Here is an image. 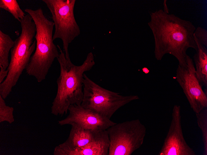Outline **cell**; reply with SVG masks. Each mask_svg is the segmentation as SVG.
Returning a JSON list of instances; mask_svg holds the SVG:
<instances>
[{"label": "cell", "mask_w": 207, "mask_h": 155, "mask_svg": "<svg viewBox=\"0 0 207 155\" xmlns=\"http://www.w3.org/2000/svg\"><path fill=\"white\" fill-rule=\"evenodd\" d=\"M151 17L148 24L154 37L156 58L161 60L165 55L170 54L177 59L179 65L186 67L187 50L197 49L194 37L195 26L190 21L162 9L151 13Z\"/></svg>", "instance_id": "obj_1"}, {"label": "cell", "mask_w": 207, "mask_h": 155, "mask_svg": "<svg viewBox=\"0 0 207 155\" xmlns=\"http://www.w3.org/2000/svg\"><path fill=\"white\" fill-rule=\"evenodd\" d=\"M57 58L60 67V75L57 80V90L52 103L51 113L55 116L66 114L72 105H81L83 99V80L84 72L90 71L95 64L92 52L89 53L83 63L74 65L67 59L60 47Z\"/></svg>", "instance_id": "obj_2"}, {"label": "cell", "mask_w": 207, "mask_h": 155, "mask_svg": "<svg viewBox=\"0 0 207 155\" xmlns=\"http://www.w3.org/2000/svg\"><path fill=\"white\" fill-rule=\"evenodd\" d=\"M24 11L31 16L36 28L35 50L25 70L28 75L40 82L45 79L55 59L59 55L53 40L54 24L45 17L41 8L36 10L26 8Z\"/></svg>", "instance_id": "obj_3"}, {"label": "cell", "mask_w": 207, "mask_h": 155, "mask_svg": "<svg viewBox=\"0 0 207 155\" xmlns=\"http://www.w3.org/2000/svg\"><path fill=\"white\" fill-rule=\"evenodd\" d=\"M83 84V97L81 106L109 119L120 108L139 99L137 95L123 96L119 93L105 89L93 82L85 73Z\"/></svg>", "instance_id": "obj_4"}, {"label": "cell", "mask_w": 207, "mask_h": 155, "mask_svg": "<svg viewBox=\"0 0 207 155\" xmlns=\"http://www.w3.org/2000/svg\"><path fill=\"white\" fill-rule=\"evenodd\" d=\"M21 32L15 41L11 50V59L7 69V80L10 82L17 83L29 62L32 54L35 50L36 41L33 40L36 32L35 22L27 14L19 21Z\"/></svg>", "instance_id": "obj_5"}, {"label": "cell", "mask_w": 207, "mask_h": 155, "mask_svg": "<svg viewBox=\"0 0 207 155\" xmlns=\"http://www.w3.org/2000/svg\"><path fill=\"white\" fill-rule=\"evenodd\" d=\"M52 15L55 27L53 40L59 38L63 42V51L69 59V44L80 34V30L74 17L75 0H42Z\"/></svg>", "instance_id": "obj_6"}, {"label": "cell", "mask_w": 207, "mask_h": 155, "mask_svg": "<svg viewBox=\"0 0 207 155\" xmlns=\"http://www.w3.org/2000/svg\"><path fill=\"white\" fill-rule=\"evenodd\" d=\"M107 130L110 141L108 155H131L142 146L146 127L139 119L116 123Z\"/></svg>", "instance_id": "obj_7"}, {"label": "cell", "mask_w": 207, "mask_h": 155, "mask_svg": "<svg viewBox=\"0 0 207 155\" xmlns=\"http://www.w3.org/2000/svg\"><path fill=\"white\" fill-rule=\"evenodd\" d=\"M187 63L186 67L178 65L176 78L191 108L195 113H198L207 108V94L203 91L196 77L193 59L188 55Z\"/></svg>", "instance_id": "obj_8"}, {"label": "cell", "mask_w": 207, "mask_h": 155, "mask_svg": "<svg viewBox=\"0 0 207 155\" xmlns=\"http://www.w3.org/2000/svg\"><path fill=\"white\" fill-rule=\"evenodd\" d=\"M158 155H196L187 144L183 135L181 126V107L175 105L169 131Z\"/></svg>", "instance_id": "obj_9"}, {"label": "cell", "mask_w": 207, "mask_h": 155, "mask_svg": "<svg viewBox=\"0 0 207 155\" xmlns=\"http://www.w3.org/2000/svg\"><path fill=\"white\" fill-rule=\"evenodd\" d=\"M69 114L58 121L60 126L75 124L87 129L106 130L116 124L110 119L97 113L86 109L81 105H72L68 109Z\"/></svg>", "instance_id": "obj_10"}, {"label": "cell", "mask_w": 207, "mask_h": 155, "mask_svg": "<svg viewBox=\"0 0 207 155\" xmlns=\"http://www.w3.org/2000/svg\"><path fill=\"white\" fill-rule=\"evenodd\" d=\"M71 128L67 140L54 149V155H61L63 152L83 146L90 141L100 130L87 129L75 124Z\"/></svg>", "instance_id": "obj_11"}, {"label": "cell", "mask_w": 207, "mask_h": 155, "mask_svg": "<svg viewBox=\"0 0 207 155\" xmlns=\"http://www.w3.org/2000/svg\"><path fill=\"white\" fill-rule=\"evenodd\" d=\"M109 145L107 130H100L87 144L65 151L61 155H108Z\"/></svg>", "instance_id": "obj_12"}, {"label": "cell", "mask_w": 207, "mask_h": 155, "mask_svg": "<svg viewBox=\"0 0 207 155\" xmlns=\"http://www.w3.org/2000/svg\"><path fill=\"white\" fill-rule=\"evenodd\" d=\"M197 49L193 56L196 77L202 87L207 88V48L201 44L194 35Z\"/></svg>", "instance_id": "obj_13"}, {"label": "cell", "mask_w": 207, "mask_h": 155, "mask_svg": "<svg viewBox=\"0 0 207 155\" xmlns=\"http://www.w3.org/2000/svg\"><path fill=\"white\" fill-rule=\"evenodd\" d=\"M15 44L8 34L0 30V65L6 69L9 66V53Z\"/></svg>", "instance_id": "obj_14"}, {"label": "cell", "mask_w": 207, "mask_h": 155, "mask_svg": "<svg viewBox=\"0 0 207 155\" xmlns=\"http://www.w3.org/2000/svg\"><path fill=\"white\" fill-rule=\"evenodd\" d=\"M0 8L10 13L19 21L26 15L16 0H0Z\"/></svg>", "instance_id": "obj_15"}, {"label": "cell", "mask_w": 207, "mask_h": 155, "mask_svg": "<svg viewBox=\"0 0 207 155\" xmlns=\"http://www.w3.org/2000/svg\"><path fill=\"white\" fill-rule=\"evenodd\" d=\"M197 123L200 129L203 144V155H207V108H204L196 113Z\"/></svg>", "instance_id": "obj_16"}, {"label": "cell", "mask_w": 207, "mask_h": 155, "mask_svg": "<svg viewBox=\"0 0 207 155\" xmlns=\"http://www.w3.org/2000/svg\"><path fill=\"white\" fill-rule=\"evenodd\" d=\"M4 100L0 95V123L6 121L11 124L15 121L14 108L7 105Z\"/></svg>", "instance_id": "obj_17"}, {"label": "cell", "mask_w": 207, "mask_h": 155, "mask_svg": "<svg viewBox=\"0 0 207 155\" xmlns=\"http://www.w3.org/2000/svg\"><path fill=\"white\" fill-rule=\"evenodd\" d=\"M194 35L201 44L207 48V31L206 29L198 27L196 28Z\"/></svg>", "instance_id": "obj_18"}, {"label": "cell", "mask_w": 207, "mask_h": 155, "mask_svg": "<svg viewBox=\"0 0 207 155\" xmlns=\"http://www.w3.org/2000/svg\"><path fill=\"white\" fill-rule=\"evenodd\" d=\"M0 84L2 83L7 77L8 70L5 69L2 66L0 65Z\"/></svg>", "instance_id": "obj_19"}, {"label": "cell", "mask_w": 207, "mask_h": 155, "mask_svg": "<svg viewBox=\"0 0 207 155\" xmlns=\"http://www.w3.org/2000/svg\"><path fill=\"white\" fill-rule=\"evenodd\" d=\"M166 0H164L163 5H164V11L166 13L169 14V11L168 7L166 4Z\"/></svg>", "instance_id": "obj_20"}]
</instances>
